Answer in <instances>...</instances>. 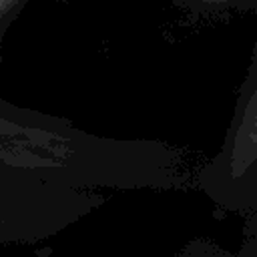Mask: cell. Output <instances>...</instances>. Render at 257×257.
Segmentation results:
<instances>
[{
  "label": "cell",
  "instance_id": "cell-1",
  "mask_svg": "<svg viewBox=\"0 0 257 257\" xmlns=\"http://www.w3.org/2000/svg\"><path fill=\"white\" fill-rule=\"evenodd\" d=\"M10 4H12V0H0V14H2Z\"/></svg>",
  "mask_w": 257,
  "mask_h": 257
}]
</instances>
